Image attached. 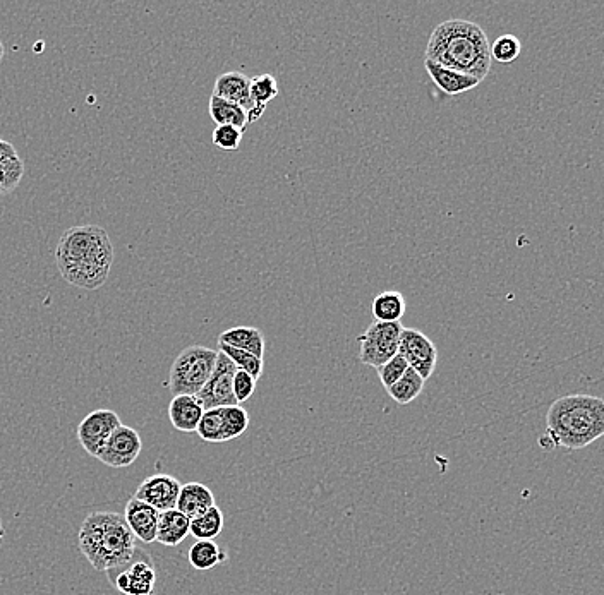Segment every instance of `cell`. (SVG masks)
<instances>
[{
  "label": "cell",
  "instance_id": "6da1fadb",
  "mask_svg": "<svg viewBox=\"0 0 604 595\" xmlns=\"http://www.w3.org/2000/svg\"><path fill=\"white\" fill-rule=\"evenodd\" d=\"M426 61L483 81L491 69L490 42L478 23L467 19H448L431 33Z\"/></svg>",
  "mask_w": 604,
  "mask_h": 595
},
{
  "label": "cell",
  "instance_id": "7a4b0ae2",
  "mask_svg": "<svg viewBox=\"0 0 604 595\" xmlns=\"http://www.w3.org/2000/svg\"><path fill=\"white\" fill-rule=\"evenodd\" d=\"M604 436V400L592 395H567L551 403L546 433L539 438L544 450L563 446L582 450Z\"/></svg>",
  "mask_w": 604,
  "mask_h": 595
},
{
  "label": "cell",
  "instance_id": "3957f363",
  "mask_svg": "<svg viewBox=\"0 0 604 595\" xmlns=\"http://www.w3.org/2000/svg\"><path fill=\"white\" fill-rule=\"evenodd\" d=\"M136 537L115 511H93L79 529V551L97 571L121 570L133 561Z\"/></svg>",
  "mask_w": 604,
  "mask_h": 595
},
{
  "label": "cell",
  "instance_id": "277c9868",
  "mask_svg": "<svg viewBox=\"0 0 604 595\" xmlns=\"http://www.w3.org/2000/svg\"><path fill=\"white\" fill-rule=\"evenodd\" d=\"M79 261H88L109 270L112 268L114 247L110 242L109 234L102 227L78 225L62 234L61 241L55 249V263L61 266L79 263Z\"/></svg>",
  "mask_w": 604,
  "mask_h": 595
},
{
  "label": "cell",
  "instance_id": "5b68a950",
  "mask_svg": "<svg viewBox=\"0 0 604 595\" xmlns=\"http://www.w3.org/2000/svg\"><path fill=\"white\" fill-rule=\"evenodd\" d=\"M217 357V350L208 349L203 345H191L188 349L182 350L170 367V393L174 397L179 395L196 397L208 383V379L212 378Z\"/></svg>",
  "mask_w": 604,
  "mask_h": 595
},
{
  "label": "cell",
  "instance_id": "8992f818",
  "mask_svg": "<svg viewBox=\"0 0 604 595\" xmlns=\"http://www.w3.org/2000/svg\"><path fill=\"white\" fill-rule=\"evenodd\" d=\"M404 326L402 323H380L373 321L364 331L359 342V361L364 366L378 367L387 364L392 357L399 354L400 337Z\"/></svg>",
  "mask_w": 604,
  "mask_h": 595
},
{
  "label": "cell",
  "instance_id": "52a82bcc",
  "mask_svg": "<svg viewBox=\"0 0 604 595\" xmlns=\"http://www.w3.org/2000/svg\"><path fill=\"white\" fill-rule=\"evenodd\" d=\"M237 367L229 357L218 350L217 364L213 369L212 378L203 386V390L196 395L203 410L222 409V407H232L239 405L234 397V374Z\"/></svg>",
  "mask_w": 604,
  "mask_h": 595
},
{
  "label": "cell",
  "instance_id": "ba28073f",
  "mask_svg": "<svg viewBox=\"0 0 604 595\" xmlns=\"http://www.w3.org/2000/svg\"><path fill=\"white\" fill-rule=\"evenodd\" d=\"M121 426V419H119V415L115 414L114 410H93V412L86 415L83 421L79 422V445L85 448L90 457L98 458L105 445H107L110 436L115 433V429Z\"/></svg>",
  "mask_w": 604,
  "mask_h": 595
},
{
  "label": "cell",
  "instance_id": "9c48e42d",
  "mask_svg": "<svg viewBox=\"0 0 604 595\" xmlns=\"http://www.w3.org/2000/svg\"><path fill=\"white\" fill-rule=\"evenodd\" d=\"M399 354L424 381L435 373L438 349L433 340H429L423 331L404 328L400 337Z\"/></svg>",
  "mask_w": 604,
  "mask_h": 595
},
{
  "label": "cell",
  "instance_id": "30bf717a",
  "mask_svg": "<svg viewBox=\"0 0 604 595\" xmlns=\"http://www.w3.org/2000/svg\"><path fill=\"white\" fill-rule=\"evenodd\" d=\"M141 450H143V441L138 431L122 424L110 436L98 460L112 469H126L138 460Z\"/></svg>",
  "mask_w": 604,
  "mask_h": 595
},
{
  "label": "cell",
  "instance_id": "8fae6325",
  "mask_svg": "<svg viewBox=\"0 0 604 595\" xmlns=\"http://www.w3.org/2000/svg\"><path fill=\"white\" fill-rule=\"evenodd\" d=\"M181 482L176 477L169 474H155L146 477L145 481L139 484L133 498L143 501L146 505L157 508L162 511L174 510L177 506V499L181 493Z\"/></svg>",
  "mask_w": 604,
  "mask_h": 595
},
{
  "label": "cell",
  "instance_id": "7c38bea8",
  "mask_svg": "<svg viewBox=\"0 0 604 595\" xmlns=\"http://www.w3.org/2000/svg\"><path fill=\"white\" fill-rule=\"evenodd\" d=\"M115 587L124 595H153L157 583V571L150 561H131L127 568L114 578Z\"/></svg>",
  "mask_w": 604,
  "mask_h": 595
},
{
  "label": "cell",
  "instance_id": "4fadbf2b",
  "mask_svg": "<svg viewBox=\"0 0 604 595\" xmlns=\"http://www.w3.org/2000/svg\"><path fill=\"white\" fill-rule=\"evenodd\" d=\"M124 518L127 527L138 541L145 544L157 541L158 520H160V511L157 508L146 505L139 499L131 498L127 501Z\"/></svg>",
  "mask_w": 604,
  "mask_h": 595
},
{
  "label": "cell",
  "instance_id": "5bb4252c",
  "mask_svg": "<svg viewBox=\"0 0 604 595\" xmlns=\"http://www.w3.org/2000/svg\"><path fill=\"white\" fill-rule=\"evenodd\" d=\"M213 97L222 98L225 102L236 103L249 112L254 107L253 98H251V78L239 71L224 73L215 81Z\"/></svg>",
  "mask_w": 604,
  "mask_h": 595
},
{
  "label": "cell",
  "instance_id": "9a60e30c",
  "mask_svg": "<svg viewBox=\"0 0 604 595\" xmlns=\"http://www.w3.org/2000/svg\"><path fill=\"white\" fill-rule=\"evenodd\" d=\"M424 67H426L429 78L433 79V83L448 97H457L466 91L474 90L481 83L479 79L472 78L469 74L438 66L435 62L424 61Z\"/></svg>",
  "mask_w": 604,
  "mask_h": 595
},
{
  "label": "cell",
  "instance_id": "2e32d148",
  "mask_svg": "<svg viewBox=\"0 0 604 595\" xmlns=\"http://www.w3.org/2000/svg\"><path fill=\"white\" fill-rule=\"evenodd\" d=\"M213 506H215V496H213L212 489L206 487L205 484L188 482L181 487L176 508L189 520L200 517Z\"/></svg>",
  "mask_w": 604,
  "mask_h": 595
},
{
  "label": "cell",
  "instance_id": "e0dca14e",
  "mask_svg": "<svg viewBox=\"0 0 604 595\" xmlns=\"http://www.w3.org/2000/svg\"><path fill=\"white\" fill-rule=\"evenodd\" d=\"M203 414H205V410L198 402V398L191 397V395L174 397L169 405L170 422L181 433H194L200 426Z\"/></svg>",
  "mask_w": 604,
  "mask_h": 595
},
{
  "label": "cell",
  "instance_id": "ac0fdd59",
  "mask_svg": "<svg viewBox=\"0 0 604 595\" xmlns=\"http://www.w3.org/2000/svg\"><path fill=\"white\" fill-rule=\"evenodd\" d=\"M62 278L79 289L95 290L100 289L103 283L109 278V268L93 265L88 261H79V263H69V265L59 266Z\"/></svg>",
  "mask_w": 604,
  "mask_h": 595
},
{
  "label": "cell",
  "instance_id": "d6986e66",
  "mask_svg": "<svg viewBox=\"0 0 604 595\" xmlns=\"http://www.w3.org/2000/svg\"><path fill=\"white\" fill-rule=\"evenodd\" d=\"M189 534H191V520L186 515H182L177 508L160 513L157 542L162 546H179L181 542L186 541Z\"/></svg>",
  "mask_w": 604,
  "mask_h": 595
},
{
  "label": "cell",
  "instance_id": "ffe728a7",
  "mask_svg": "<svg viewBox=\"0 0 604 595\" xmlns=\"http://www.w3.org/2000/svg\"><path fill=\"white\" fill-rule=\"evenodd\" d=\"M218 345H229L234 349L246 350L263 359L265 355V337L258 328L251 326H236L220 333Z\"/></svg>",
  "mask_w": 604,
  "mask_h": 595
},
{
  "label": "cell",
  "instance_id": "44dd1931",
  "mask_svg": "<svg viewBox=\"0 0 604 595\" xmlns=\"http://www.w3.org/2000/svg\"><path fill=\"white\" fill-rule=\"evenodd\" d=\"M371 313L380 323H400L405 314V297L399 290H387L371 302Z\"/></svg>",
  "mask_w": 604,
  "mask_h": 595
},
{
  "label": "cell",
  "instance_id": "7402d4cb",
  "mask_svg": "<svg viewBox=\"0 0 604 595\" xmlns=\"http://www.w3.org/2000/svg\"><path fill=\"white\" fill-rule=\"evenodd\" d=\"M208 112L217 126H234L244 131L248 127V112L236 105V103L225 102L222 98H210Z\"/></svg>",
  "mask_w": 604,
  "mask_h": 595
},
{
  "label": "cell",
  "instance_id": "603a6c76",
  "mask_svg": "<svg viewBox=\"0 0 604 595\" xmlns=\"http://www.w3.org/2000/svg\"><path fill=\"white\" fill-rule=\"evenodd\" d=\"M188 558L194 570L206 571L227 561V554L213 541H196L189 549Z\"/></svg>",
  "mask_w": 604,
  "mask_h": 595
},
{
  "label": "cell",
  "instance_id": "cb8c5ba5",
  "mask_svg": "<svg viewBox=\"0 0 604 595\" xmlns=\"http://www.w3.org/2000/svg\"><path fill=\"white\" fill-rule=\"evenodd\" d=\"M224 530V513L217 505L191 520V535L198 541H213Z\"/></svg>",
  "mask_w": 604,
  "mask_h": 595
},
{
  "label": "cell",
  "instance_id": "d4e9b609",
  "mask_svg": "<svg viewBox=\"0 0 604 595\" xmlns=\"http://www.w3.org/2000/svg\"><path fill=\"white\" fill-rule=\"evenodd\" d=\"M424 381L414 369H407L404 376L390 388L388 395L399 403V405H407V403L414 402L424 390Z\"/></svg>",
  "mask_w": 604,
  "mask_h": 595
},
{
  "label": "cell",
  "instance_id": "484cf974",
  "mask_svg": "<svg viewBox=\"0 0 604 595\" xmlns=\"http://www.w3.org/2000/svg\"><path fill=\"white\" fill-rule=\"evenodd\" d=\"M196 433L206 443H225V426L222 410H205Z\"/></svg>",
  "mask_w": 604,
  "mask_h": 595
},
{
  "label": "cell",
  "instance_id": "4316f807",
  "mask_svg": "<svg viewBox=\"0 0 604 595\" xmlns=\"http://www.w3.org/2000/svg\"><path fill=\"white\" fill-rule=\"evenodd\" d=\"M25 162L19 157L0 162V196L13 193L25 177Z\"/></svg>",
  "mask_w": 604,
  "mask_h": 595
},
{
  "label": "cell",
  "instance_id": "83f0119b",
  "mask_svg": "<svg viewBox=\"0 0 604 595\" xmlns=\"http://www.w3.org/2000/svg\"><path fill=\"white\" fill-rule=\"evenodd\" d=\"M222 417H224L225 441L239 438L248 431L249 415L248 410L241 405H232V407H222Z\"/></svg>",
  "mask_w": 604,
  "mask_h": 595
},
{
  "label": "cell",
  "instance_id": "f1b7e54d",
  "mask_svg": "<svg viewBox=\"0 0 604 595\" xmlns=\"http://www.w3.org/2000/svg\"><path fill=\"white\" fill-rule=\"evenodd\" d=\"M218 347H220V352H224V354L229 357L230 361L234 362V366H236L237 369L246 371V373L251 374L254 379L261 378V374H263V359L256 357V355L251 354V352L234 349V347H229V345H218Z\"/></svg>",
  "mask_w": 604,
  "mask_h": 595
},
{
  "label": "cell",
  "instance_id": "f546056e",
  "mask_svg": "<svg viewBox=\"0 0 604 595\" xmlns=\"http://www.w3.org/2000/svg\"><path fill=\"white\" fill-rule=\"evenodd\" d=\"M490 50L491 61L510 64V62L519 59L520 52H522V43L515 35H502L491 43Z\"/></svg>",
  "mask_w": 604,
  "mask_h": 595
},
{
  "label": "cell",
  "instance_id": "4dcf8cb0",
  "mask_svg": "<svg viewBox=\"0 0 604 595\" xmlns=\"http://www.w3.org/2000/svg\"><path fill=\"white\" fill-rule=\"evenodd\" d=\"M278 97V81L272 74H260L251 78V98L254 105H268Z\"/></svg>",
  "mask_w": 604,
  "mask_h": 595
},
{
  "label": "cell",
  "instance_id": "1f68e13d",
  "mask_svg": "<svg viewBox=\"0 0 604 595\" xmlns=\"http://www.w3.org/2000/svg\"><path fill=\"white\" fill-rule=\"evenodd\" d=\"M409 369V364L405 362L404 357L402 355L397 354L395 357H392L387 364H383V366L378 367L376 371H378V376H380L381 385L385 390H390L397 381H399L402 376H404L405 371Z\"/></svg>",
  "mask_w": 604,
  "mask_h": 595
},
{
  "label": "cell",
  "instance_id": "d6a6232c",
  "mask_svg": "<svg viewBox=\"0 0 604 595\" xmlns=\"http://www.w3.org/2000/svg\"><path fill=\"white\" fill-rule=\"evenodd\" d=\"M244 131L234 126H217L212 134L213 145L224 151H237L241 146Z\"/></svg>",
  "mask_w": 604,
  "mask_h": 595
},
{
  "label": "cell",
  "instance_id": "836d02e7",
  "mask_svg": "<svg viewBox=\"0 0 604 595\" xmlns=\"http://www.w3.org/2000/svg\"><path fill=\"white\" fill-rule=\"evenodd\" d=\"M256 383H258V379H254L246 371L237 369L236 374H234V381H232V388H234V397H236L239 405L248 402L249 398L253 397L254 391H256Z\"/></svg>",
  "mask_w": 604,
  "mask_h": 595
},
{
  "label": "cell",
  "instance_id": "e575fe53",
  "mask_svg": "<svg viewBox=\"0 0 604 595\" xmlns=\"http://www.w3.org/2000/svg\"><path fill=\"white\" fill-rule=\"evenodd\" d=\"M18 157V151L14 148L9 141L6 139L0 138V162H4V160H9V158Z\"/></svg>",
  "mask_w": 604,
  "mask_h": 595
},
{
  "label": "cell",
  "instance_id": "d590c367",
  "mask_svg": "<svg viewBox=\"0 0 604 595\" xmlns=\"http://www.w3.org/2000/svg\"><path fill=\"white\" fill-rule=\"evenodd\" d=\"M265 110V105H254L253 109L249 110L248 112L249 124L260 121L261 117H263V114H265Z\"/></svg>",
  "mask_w": 604,
  "mask_h": 595
},
{
  "label": "cell",
  "instance_id": "8d00e7d4",
  "mask_svg": "<svg viewBox=\"0 0 604 595\" xmlns=\"http://www.w3.org/2000/svg\"><path fill=\"white\" fill-rule=\"evenodd\" d=\"M4 55H6V47H4V42L0 40V64L4 61Z\"/></svg>",
  "mask_w": 604,
  "mask_h": 595
}]
</instances>
